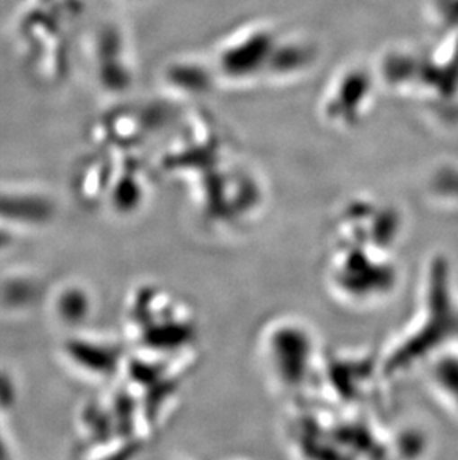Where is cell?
Instances as JSON below:
<instances>
[{"mask_svg":"<svg viewBox=\"0 0 458 460\" xmlns=\"http://www.w3.org/2000/svg\"><path fill=\"white\" fill-rule=\"evenodd\" d=\"M313 60L314 51L304 40H283L269 24H251L217 47L213 70L228 83L278 81L303 72Z\"/></svg>","mask_w":458,"mask_h":460,"instance_id":"obj_1","label":"cell"},{"mask_svg":"<svg viewBox=\"0 0 458 460\" xmlns=\"http://www.w3.org/2000/svg\"><path fill=\"white\" fill-rule=\"evenodd\" d=\"M374 92V75L364 66H350L329 84L321 111L329 122L338 126L355 124L366 111Z\"/></svg>","mask_w":458,"mask_h":460,"instance_id":"obj_2","label":"cell"}]
</instances>
